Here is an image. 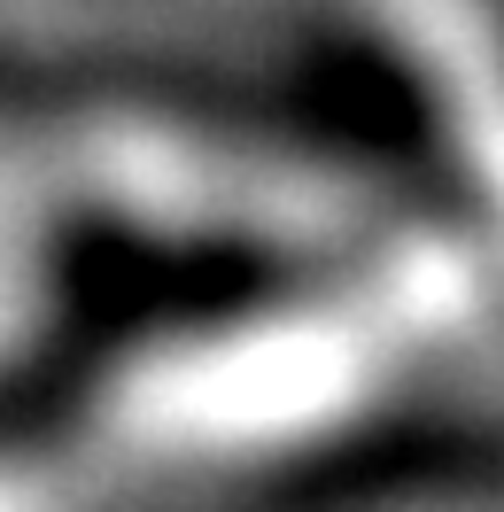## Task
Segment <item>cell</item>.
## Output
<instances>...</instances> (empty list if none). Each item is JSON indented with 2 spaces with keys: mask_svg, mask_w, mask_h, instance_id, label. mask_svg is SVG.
I'll return each mask as SVG.
<instances>
[{
  "mask_svg": "<svg viewBox=\"0 0 504 512\" xmlns=\"http://www.w3.org/2000/svg\"><path fill=\"white\" fill-rule=\"evenodd\" d=\"M435 280L404 264L349 288H303L171 326L101 381V435L148 466H272L342 443L388 404Z\"/></svg>",
  "mask_w": 504,
  "mask_h": 512,
  "instance_id": "6da1fadb",
  "label": "cell"
},
{
  "mask_svg": "<svg viewBox=\"0 0 504 512\" xmlns=\"http://www.w3.org/2000/svg\"><path fill=\"white\" fill-rule=\"evenodd\" d=\"M0 512H55V505H47V489H39L32 474L0 466Z\"/></svg>",
  "mask_w": 504,
  "mask_h": 512,
  "instance_id": "7a4b0ae2",
  "label": "cell"
}]
</instances>
